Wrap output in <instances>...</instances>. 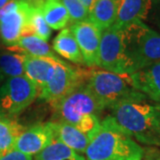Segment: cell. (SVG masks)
I'll use <instances>...</instances> for the list:
<instances>
[{
  "mask_svg": "<svg viewBox=\"0 0 160 160\" xmlns=\"http://www.w3.org/2000/svg\"><path fill=\"white\" fill-rule=\"evenodd\" d=\"M51 105L54 122L70 124L92 139L101 124L99 115L104 108L87 86V82Z\"/></svg>",
  "mask_w": 160,
  "mask_h": 160,
  "instance_id": "1",
  "label": "cell"
},
{
  "mask_svg": "<svg viewBox=\"0 0 160 160\" xmlns=\"http://www.w3.org/2000/svg\"><path fill=\"white\" fill-rule=\"evenodd\" d=\"M85 154L88 160H142L143 149L110 116L101 121Z\"/></svg>",
  "mask_w": 160,
  "mask_h": 160,
  "instance_id": "2",
  "label": "cell"
},
{
  "mask_svg": "<svg viewBox=\"0 0 160 160\" xmlns=\"http://www.w3.org/2000/svg\"><path fill=\"white\" fill-rule=\"evenodd\" d=\"M147 97L132 99L112 108V118L130 136L152 144L160 126V105L146 102Z\"/></svg>",
  "mask_w": 160,
  "mask_h": 160,
  "instance_id": "3",
  "label": "cell"
},
{
  "mask_svg": "<svg viewBox=\"0 0 160 160\" xmlns=\"http://www.w3.org/2000/svg\"><path fill=\"white\" fill-rule=\"evenodd\" d=\"M121 29L128 74L159 62V33L143 22H136Z\"/></svg>",
  "mask_w": 160,
  "mask_h": 160,
  "instance_id": "4",
  "label": "cell"
},
{
  "mask_svg": "<svg viewBox=\"0 0 160 160\" xmlns=\"http://www.w3.org/2000/svg\"><path fill=\"white\" fill-rule=\"evenodd\" d=\"M87 86L104 109H112L128 100L147 97L134 87L131 74L126 73L91 69Z\"/></svg>",
  "mask_w": 160,
  "mask_h": 160,
  "instance_id": "5",
  "label": "cell"
},
{
  "mask_svg": "<svg viewBox=\"0 0 160 160\" xmlns=\"http://www.w3.org/2000/svg\"><path fill=\"white\" fill-rule=\"evenodd\" d=\"M91 69L78 68L62 59L54 60V66L45 87L38 96L50 104L57 102L87 82Z\"/></svg>",
  "mask_w": 160,
  "mask_h": 160,
  "instance_id": "6",
  "label": "cell"
},
{
  "mask_svg": "<svg viewBox=\"0 0 160 160\" xmlns=\"http://www.w3.org/2000/svg\"><path fill=\"white\" fill-rule=\"evenodd\" d=\"M38 87L26 76L6 78L0 86V119H12L34 102Z\"/></svg>",
  "mask_w": 160,
  "mask_h": 160,
  "instance_id": "7",
  "label": "cell"
},
{
  "mask_svg": "<svg viewBox=\"0 0 160 160\" xmlns=\"http://www.w3.org/2000/svg\"><path fill=\"white\" fill-rule=\"evenodd\" d=\"M30 7L22 0H12L0 9V38L8 47L25 35L33 34L29 24Z\"/></svg>",
  "mask_w": 160,
  "mask_h": 160,
  "instance_id": "8",
  "label": "cell"
},
{
  "mask_svg": "<svg viewBox=\"0 0 160 160\" xmlns=\"http://www.w3.org/2000/svg\"><path fill=\"white\" fill-rule=\"evenodd\" d=\"M97 66L110 72L128 74L122 29L115 24L102 32Z\"/></svg>",
  "mask_w": 160,
  "mask_h": 160,
  "instance_id": "9",
  "label": "cell"
},
{
  "mask_svg": "<svg viewBox=\"0 0 160 160\" xmlns=\"http://www.w3.org/2000/svg\"><path fill=\"white\" fill-rule=\"evenodd\" d=\"M69 29L77 40L86 66H97L102 31L90 21L70 25Z\"/></svg>",
  "mask_w": 160,
  "mask_h": 160,
  "instance_id": "10",
  "label": "cell"
},
{
  "mask_svg": "<svg viewBox=\"0 0 160 160\" xmlns=\"http://www.w3.org/2000/svg\"><path fill=\"white\" fill-rule=\"evenodd\" d=\"M54 141L51 122L25 129L16 139L13 149L27 155H37Z\"/></svg>",
  "mask_w": 160,
  "mask_h": 160,
  "instance_id": "11",
  "label": "cell"
},
{
  "mask_svg": "<svg viewBox=\"0 0 160 160\" xmlns=\"http://www.w3.org/2000/svg\"><path fill=\"white\" fill-rule=\"evenodd\" d=\"M131 77L138 91L160 102V61L132 73Z\"/></svg>",
  "mask_w": 160,
  "mask_h": 160,
  "instance_id": "12",
  "label": "cell"
},
{
  "mask_svg": "<svg viewBox=\"0 0 160 160\" xmlns=\"http://www.w3.org/2000/svg\"><path fill=\"white\" fill-rule=\"evenodd\" d=\"M151 0H120L115 25L125 28L132 23L147 20Z\"/></svg>",
  "mask_w": 160,
  "mask_h": 160,
  "instance_id": "13",
  "label": "cell"
},
{
  "mask_svg": "<svg viewBox=\"0 0 160 160\" xmlns=\"http://www.w3.org/2000/svg\"><path fill=\"white\" fill-rule=\"evenodd\" d=\"M54 140H58L78 153H85L90 138L78 128L64 122H51Z\"/></svg>",
  "mask_w": 160,
  "mask_h": 160,
  "instance_id": "14",
  "label": "cell"
},
{
  "mask_svg": "<svg viewBox=\"0 0 160 160\" xmlns=\"http://www.w3.org/2000/svg\"><path fill=\"white\" fill-rule=\"evenodd\" d=\"M54 60L56 59L33 57L26 54L24 63L25 76L37 86L38 92L46 85V82L53 69Z\"/></svg>",
  "mask_w": 160,
  "mask_h": 160,
  "instance_id": "15",
  "label": "cell"
},
{
  "mask_svg": "<svg viewBox=\"0 0 160 160\" xmlns=\"http://www.w3.org/2000/svg\"><path fill=\"white\" fill-rule=\"evenodd\" d=\"M52 49L59 55L71 62L78 65H86L77 40L68 28L62 29L55 37L52 42Z\"/></svg>",
  "mask_w": 160,
  "mask_h": 160,
  "instance_id": "16",
  "label": "cell"
},
{
  "mask_svg": "<svg viewBox=\"0 0 160 160\" xmlns=\"http://www.w3.org/2000/svg\"><path fill=\"white\" fill-rule=\"evenodd\" d=\"M120 0H96L89 12V21L102 31L116 22Z\"/></svg>",
  "mask_w": 160,
  "mask_h": 160,
  "instance_id": "17",
  "label": "cell"
},
{
  "mask_svg": "<svg viewBox=\"0 0 160 160\" xmlns=\"http://www.w3.org/2000/svg\"><path fill=\"white\" fill-rule=\"evenodd\" d=\"M11 51L23 52L33 57H45L58 59V56L52 52L48 43L35 34L22 36L15 46L8 47Z\"/></svg>",
  "mask_w": 160,
  "mask_h": 160,
  "instance_id": "18",
  "label": "cell"
},
{
  "mask_svg": "<svg viewBox=\"0 0 160 160\" xmlns=\"http://www.w3.org/2000/svg\"><path fill=\"white\" fill-rule=\"evenodd\" d=\"M39 9L51 29H65L69 23V13L61 0H46Z\"/></svg>",
  "mask_w": 160,
  "mask_h": 160,
  "instance_id": "19",
  "label": "cell"
},
{
  "mask_svg": "<svg viewBox=\"0 0 160 160\" xmlns=\"http://www.w3.org/2000/svg\"><path fill=\"white\" fill-rule=\"evenodd\" d=\"M26 54L21 52H0V72L5 78L25 76L24 63Z\"/></svg>",
  "mask_w": 160,
  "mask_h": 160,
  "instance_id": "20",
  "label": "cell"
},
{
  "mask_svg": "<svg viewBox=\"0 0 160 160\" xmlns=\"http://www.w3.org/2000/svg\"><path fill=\"white\" fill-rule=\"evenodd\" d=\"M35 160H86L81 155L58 140H54L38 154Z\"/></svg>",
  "mask_w": 160,
  "mask_h": 160,
  "instance_id": "21",
  "label": "cell"
},
{
  "mask_svg": "<svg viewBox=\"0 0 160 160\" xmlns=\"http://www.w3.org/2000/svg\"><path fill=\"white\" fill-rule=\"evenodd\" d=\"M24 130L14 120L0 119V155L13 149L16 139Z\"/></svg>",
  "mask_w": 160,
  "mask_h": 160,
  "instance_id": "22",
  "label": "cell"
},
{
  "mask_svg": "<svg viewBox=\"0 0 160 160\" xmlns=\"http://www.w3.org/2000/svg\"><path fill=\"white\" fill-rule=\"evenodd\" d=\"M29 24L33 34L39 37L45 41H48L51 37L52 29L47 25L39 8L30 7L29 16Z\"/></svg>",
  "mask_w": 160,
  "mask_h": 160,
  "instance_id": "23",
  "label": "cell"
},
{
  "mask_svg": "<svg viewBox=\"0 0 160 160\" xmlns=\"http://www.w3.org/2000/svg\"><path fill=\"white\" fill-rule=\"evenodd\" d=\"M65 6L69 16V23H76L89 21V12L78 0H61Z\"/></svg>",
  "mask_w": 160,
  "mask_h": 160,
  "instance_id": "24",
  "label": "cell"
},
{
  "mask_svg": "<svg viewBox=\"0 0 160 160\" xmlns=\"http://www.w3.org/2000/svg\"><path fill=\"white\" fill-rule=\"evenodd\" d=\"M147 20L160 30V0H151Z\"/></svg>",
  "mask_w": 160,
  "mask_h": 160,
  "instance_id": "25",
  "label": "cell"
},
{
  "mask_svg": "<svg viewBox=\"0 0 160 160\" xmlns=\"http://www.w3.org/2000/svg\"><path fill=\"white\" fill-rule=\"evenodd\" d=\"M0 160H33V158L30 155L22 153L17 149H12L6 153L0 155Z\"/></svg>",
  "mask_w": 160,
  "mask_h": 160,
  "instance_id": "26",
  "label": "cell"
},
{
  "mask_svg": "<svg viewBox=\"0 0 160 160\" xmlns=\"http://www.w3.org/2000/svg\"><path fill=\"white\" fill-rule=\"evenodd\" d=\"M23 2H25L26 4H28L31 7H36V8H39L40 6L44 4V2L46 0H22Z\"/></svg>",
  "mask_w": 160,
  "mask_h": 160,
  "instance_id": "27",
  "label": "cell"
},
{
  "mask_svg": "<svg viewBox=\"0 0 160 160\" xmlns=\"http://www.w3.org/2000/svg\"><path fill=\"white\" fill-rule=\"evenodd\" d=\"M78 1H79L80 3L85 6L86 9L88 10V12H90V11L92 10V6H93V5H94V3H95L96 0H78Z\"/></svg>",
  "mask_w": 160,
  "mask_h": 160,
  "instance_id": "28",
  "label": "cell"
},
{
  "mask_svg": "<svg viewBox=\"0 0 160 160\" xmlns=\"http://www.w3.org/2000/svg\"><path fill=\"white\" fill-rule=\"evenodd\" d=\"M152 144H157V145H159L160 146V126L158 128V130L156 132L154 135V139H153V142Z\"/></svg>",
  "mask_w": 160,
  "mask_h": 160,
  "instance_id": "29",
  "label": "cell"
},
{
  "mask_svg": "<svg viewBox=\"0 0 160 160\" xmlns=\"http://www.w3.org/2000/svg\"><path fill=\"white\" fill-rule=\"evenodd\" d=\"M12 0H0V9H2L6 4H8Z\"/></svg>",
  "mask_w": 160,
  "mask_h": 160,
  "instance_id": "30",
  "label": "cell"
},
{
  "mask_svg": "<svg viewBox=\"0 0 160 160\" xmlns=\"http://www.w3.org/2000/svg\"><path fill=\"white\" fill-rule=\"evenodd\" d=\"M4 80H5V78H4V76L1 74V72H0V86H2V84L4 83Z\"/></svg>",
  "mask_w": 160,
  "mask_h": 160,
  "instance_id": "31",
  "label": "cell"
},
{
  "mask_svg": "<svg viewBox=\"0 0 160 160\" xmlns=\"http://www.w3.org/2000/svg\"><path fill=\"white\" fill-rule=\"evenodd\" d=\"M159 160H160V159H159Z\"/></svg>",
  "mask_w": 160,
  "mask_h": 160,
  "instance_id": "32",
  "label": "cell"
}]
</instances>
